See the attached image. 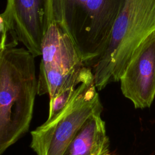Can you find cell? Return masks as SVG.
<instances>
[{"label":"cell","mask_w":155,"mask_h":155,"mask_svg":"<svg viewBox=\"0 0 155 155\" xmlns=\"http://www.w3.org/2000/svg\"><path fill=\"white\" fill-rule=\"evenodd\" d=\"M35 58L27 48L0 50V155L30 128L38 94Z\"/></svg>","instance_id":"1"},{"label":"cell","mask_w":155,"mask_h":155,"mask_svg":"<svg viewBox=\"0 0 155 155\" xmlns=\"http://www.w3.org/2000/svg\"><path fill=\"white\" fill-rule=\"evenodd\" d=\"M91 68L84 66L82 78L66 107L53 119L31 131L30 148L36 155H63L70 141L93 114L103 106Z\"/></svg>","instance_id":"4"},{"label":"cell","mask_w":155,"mask_h":155,"mask_svg":"<svg viewBox=\"0 0 155 155\" xmlns=\"http://www.w3.org/2000/svg\"><path fill=\"white\" fill-rule=\"evenodd\" d=\"M107 155H111V154H107Z\"/></svg>","instance_id":"10"},{"label":"cell","mask_w":155,"mask_h":155,"mask_svg":"<svg viewBox=\"0 0 155 155\" xmlns=\"http://www.w3.org/2000/svg\"><path fill=\"white\" fill-rule=\"evenodd\" d=\"M154 31L155 0H126L105 49L91 68L98 90L120 81L137 48Z\"/></svg>","instance_id":"3"},{"label":"cell","mask_w":155,"mask_h":155,"mask_svg":"<svg viewBox=\"0 0 155 155\" xmlns=\"http://www.w3.org/2000/svg\"><path fill=\"white\" fill-rule=\"evenodd\" d=\"M119 81L123 95L136 108L151 106L155 96V31L137 48Z\"/></svg>","instance_id":"7"},{"label":"cell","mask_w":155,"mask_h":155,"mask_svg":"<svg viewBox=\"0 0 155 155\" xmlns=\"http://www.w3.org/2000/svg\"><path fill=\"white\" fill-rule=\"evenodd\" d=\"M0 20L35 57L41 56L42 44L53 21L50 0H7Z\"/></svg>","instance_id":"6"},{"label":"cell","mask_w":155,"mask_h":155,"mask_svg":"<svg viewBox=\"0 0 155 155\" xmlns=\"http://www.w3.org/2000/svg\"><path fill=\"white\" fill-rule=\"evenodd\" d=\"M82 71V69L81 70V79L78 82L68 87L60 94L56 96L55 97L50 98L49 113L48 118L47 119V120H51L53 119L55 116H56L66 107L67 104L71 100L73 95L76 91L78 84L81 80Z\"/></svg>","instance_id":"9"},{"label":"cell","mask_w":155,"mask_h":155,"mask_svg":"<svg viewBox=\"0 0 155 155\" xmlns=\"http://www.w3.org/2000/svg\"><path fill=\"white\" fill-rule=\"evenodd\" d=\"M110 142L101 113L91 115L77 131L63 155H107Z\"/></svg>","instance_id":"8"},{"label":"cell","mask_w":155,"mask_h":155,"mask_svg":"<svg viewBox=\"0 0 155 155\" xmlns=\"http://www.w3.org/2000/svg\"><path fill=\"white\" fill-rule=\"evenodd\" d=\"M84 66L69 36L52 21L42 44L38 94L58 95L80 80Z\"/></svg>","instance_id":"5"},{"label":"cell","mask_w":155,"mask_h":155,"mask_svg":"<svg viewBox=\"0 0 155 155\" xmlns=\"http://www.w3.org/2000/svg\"><path fill=\"white\" fill-rule=\"evenodd\" d=\"M126 0H50L53 21L70 38L85 66L103 52Z\"/></svg>","instance_id":"2"}]
</instances>
